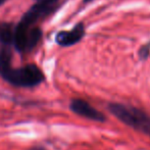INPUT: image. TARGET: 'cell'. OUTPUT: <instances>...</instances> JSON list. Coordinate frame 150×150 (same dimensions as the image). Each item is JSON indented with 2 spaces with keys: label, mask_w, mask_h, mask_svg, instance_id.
Instances as JSON below:
<instances>
[{
  "label": "cell",
  "mask_w": 150,
  "mask_h": 150,
  "mask_svg": "<svg viewBox=\"0 0 150 150\" xmlns=\"http://www.w3.org/2000/svg\"><path fill=\"white\" fill-rule=\"evenodd\" d=\"M107 108L122 124L137 132L150 136V115L144 110L119 102L108 103Z\"/></svg>",
  "instance_id": "cell-1"
},
{
  "label": "cell",
  "mask_w": 150,
  "mask_h": 150,
  "mask_svg": "<svg viewBox=\"0 0 150 150\" xmlns=\"http://www.w3.org/2000/svg\"><path fill=\"white\" fill-rule=\"evenodd\" d=\"M0 76L11 85L23 88L38 86L45 79L43 71L33 63L16 69L9 67L0 71Z\"/></svg>",
  "instance_id": "cell-2"
},
{
  "label": "cell",
  "mask_w": 150,
  "mask_h": 150,
  "mask_svg": "<svg viewBox=\"0 0 150 150\" xmlns=\"http://www.w3.org/2000/svg\"><path fill=\"white\" fill-rule=\"evenodd\" d=\"M69 109L77 115L85 117L87 120L98 122H103L106 120L105 115L101 111H99L89 102L83 99H73L69 103Z\"/></svg>",
  "instance_id": "cell-3"
},
{
  "label": "cell",
  "mask_w": 150,
  "mask_h": 150,
  "mask_svg": "<svg viewBox=\"0 0 150 150\" xmlns=\"http://www.w3.org/2000/svg\"><path fill=\"white\" fill-rule=\"evenodd\" d=\"M85 25L79 23L69 31H60L56 34L55 41L59 46L69 47L78 44L85 36Z\"/></svg>",
  "instance_id": "cell-4"
},
{
  "label": "cell",
  "mask_w": 150,
  "mask_h": 150,
  "mask_svg": "<svg viewBox=\"0 0 150 150\" xmlns=\"http://www.w3.org/2000/svg\"><path fill=\"white\" fill-rule=\"evenodd\" d=\"M13 42V30L11 25L0 24V43L3 46H9Z\"/></svg>",
  "instance_id": "cell-5"
},
{
  "label": "cell",
  "mask_w": 150,
  "mask_h": 150,
  "mask_svg": "<svg viewBox=\"0 0 150 150\" xmlns=\"http://www.w3.org/2000/svg\"><path fill=\"white\" fill-rule=\"evenodd\" d=\"M138 55L141 60H145L149 57L150 56V42L145 44V45H143L142 47L139 49Z\"/></svg>",
  "instance_id": "cell-6"
},
{
  "label": "cell",
  "mask_w": 150,
  "mask_h": 150,
  "mask_svg": "<svg viewBox=\"0 0 150 150\" xmlns=\"http://www.w3.org/2000/svg\"><path fill=\"white\" fill-rule=\"evenodd\" d=\"M37 3H57L58 0H36Z\"/></svg>",
  "instance_id": "cell-7"
},
{
  "label": "cell",
  "mask_w": 150,
  "mask_h": 150,
  "mask_svg": "<svg viewBox=\"0 0 150 150\" xmlns=\"http://www.w3.org/2000/svg\"><path fill=\"white\" fill-rule=\"evenodd\" d=\"M6 1H7V0H0V6H1L2 4H4V3H5Z\"/></svg>",
  "instance_id": "cell-8"
},
{
  "label": "cell",
  "mask_w": 150,
  "mask_h": 150,
  "mask_svg": "<svg viewBox=\"0 0 150 150\" xmlns=\"http://www.w3.org/2000/svg\"><path fill=\"white\" fill-rule=\"evenodd\" d=\"M84 1V3H88V2H91V1H93V0H83Z\"/></svg>",
  "instance_id": "cell-9"
}]
</instances>
